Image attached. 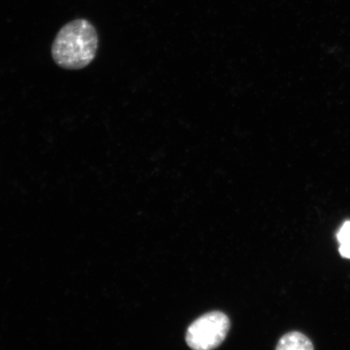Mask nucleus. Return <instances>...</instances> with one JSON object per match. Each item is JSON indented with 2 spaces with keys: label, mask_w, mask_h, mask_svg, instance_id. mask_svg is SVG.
<instances>
[{
  "label": "nucleus",
  "mask_w": 350,
  "mask_h": 350,
  "mask_svg": "<svg viewBox=\"0 0 350 350\" xmlns=\"http://www.w3.org/2000/svg\"><path fill=\"white\" fill-rule=\"evenodd\" d=\"M278 350H312L314 349L312 341L306 336L297 332H292L284 335L280 340Z\"/></svg>",
  "instance_id": "nucleus-3"
},
{
  "label": "nucleus",
  "mask_w": 350,
  "mask_h": 350,
  "mask_svg": "<svg viewBox=\"0 0 350 350\" xmlns=\"http://www.w3.org/2000/svg\"><path fill=\"white\" fill-rule=\"evenodd\" d=\"M340 253L343 257L350 259V241L347 243L340 245Z\"/></svg>",
  "instance_id": "nucleus-5"
},
{
  "label": "nucleus",
  "mask_w": 350,
  "mask_h": 350,
  "mask_svg": "<svg viewBox=\"0 0 350 350\" xmlns=\"http://www.w3.org/2000/svg\"><path fill=\"white\" fill-rule=\"evenodd\" d=\"M98 42V32L93 24L85 19L74 20L57 33L51 46L52 58L64 69L85 68L95 59Z\"/></svg>",
  "instance_id": "nucleus-1"
},
{
  "label": "nucleus",
  "mask_w": 350,
  "mask_h": 350,
  "mask_svg": "<svg viewBox=\"0 0 350 350\" xmlns=\"http://www.w3.org/2000/svg\"><path fill=\"white\" fill-rule=\"evenodd\" d=\"M338 239L340 245L349 242L350 221L345 222L342 227H341V229L339 230L338 234Z\"/></svg>",
  "instance_id": "nucleus-4"
},
{
  "label": "nucleus",
  "mask_w": 350,
  "mask_h": 350,
  "mask_svg": "<svg viewBox=\"0 0 350 350\" xmlns=\"http://www.w3.org/2000/svg\"><path fill=\"white\" fill-rule=\"evenodd\" d=\"M230 327V319L224 313L212 312L205 314L188 327L187 344L196 350L215 349L226 339Z\"/></svg>",
  "instance_id": "nucleus-2"
}]
</instances>
